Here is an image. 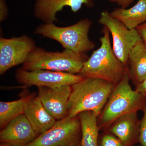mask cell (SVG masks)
Returning a JSON list of instances; mask_svg holds the SVG:
<instances>
[{"mask_svg": "<svg viewBox=\"0 0 146 146\" xmlns=\"http://www.w3.org/2000/svg\"><path fill=\"white\" fill-rule=\"evenodd\" d=\"M116 85L100 79L85 78L71 86L68 116H78L86 111L94 112L98 117Z\"/></svg>", "mask_w": 146, "mask_h": 146, "instance_id": "obj_1", "label": "cell"}, {"mask_svg": "<svg viewBox=\"0 0 146 146\" xmlns=\"http://www.w3.org/2000/svg\"><path fill=\"white\" fill-rule=\"evenodd\" d=\"M102 32L100 39V46L85 61L79 74L84 78L100 79L116 85L122 79L127 68L113 52L108 29L104 27Z\"/></svg>", "mask_w": 146, "mask_h": 146, "instance_id": "obj_2", "label": "cell"}, {"mask_svg": "<svg viewBox=\"0 0 146 146\" xmlns=\"http://www.w3.org/2000/svg\"><path fill=\"white\" fill-rule=\"evenodd\" d=\"M130 80L127 70L122 79L115 86L98 117L100 129L109 128L121 116L145 108L146 97L132 89Z\"/></svg>", "mask_w": 146, "mask_h": 146, "instance_id": "obj_3", "label": "cell"}, {"mask_svg": "<svg viewBox=\"0 0 146 146\" xmlns=\"http://www.w3.org/2000/svg\"><path fill=\"white\" fill-rule=\"evenodd\" d=\"M88 58L86 54L78 53L69 50L48 51L36 47L29 55L22 68L27 71L48 70L79 74Z\"/></svg>", "mask_w": 146, "mask_h": 146, "instance_id": "obj_4", "label": "cell"}, {"mask_svg": "<svg viewBox=\"0 0 146 146\" xmlns=\"http://www.w3.org/2000/svg\"><path fill=\"white\" fill-rule=\"evenodd\" d=\"M92 22L82 19L74 25L59 27L53 23L42 24L34 31L35 34L58 42L65 49L80 54H86L94 49L95 44L89 37Z\"/></svg>", "mask_w": 146, "mask_h": 146, "instance_id": "obj_5", "label": "cell"}, {"mask_svg": "<svg viewBox=\"0 0 146 146\" xmlns=\"http://www.w3.org/2000/svg\"><path fill=\"white\" fill-rule=\"evenodd\" d=\"M81 123L78 116L57 120L48 130L26 146H75L81 143Z\"/></svg>", "mask_w": 146, "mask_h": 146, "instance_id": "obj_6", "label": "cell"}, {"mask_svg": "<svg viewBox=\"0 0 146 146\" xmlns=\"http://www.w3.org/2000/svg\"><path fill=\"white\" fill-rule=\"evenodd\" d=\"M99 23L108 29L112 36L113 52L119 60L127 67L130 50L142 39L136 29H127L107 11L101 13Z\"/></svg>", "mask_w": 146, "mask_h": 146, "instance_id": "obj_7", "label": "cell"}, {"mask_svg": "<svg viewBox=\"0 0 146 146\" xmlns=\"http://www.w3.org/2000/svg\"><path fill=\"white\" fill-rule=\"evenodd\" d=\"M35 42L26 35L11 38H0V74L23 64L36 48Z\"/></svg>", "mask_w": 146, "mask_h": 146, "instance_id": "obj_8", "label": "cell"}, {"mask_svg": "<svg viewBox=\"0 0 146 146\" xmlns=\"http://www.w3.org/2000/svg\"><path fill=\"white\" fill-rule=\"evenodd\" d=\"M18 83L24 86L56 88L72 86L83 79L79 74L48 70L27 71L19 68L15 74Z\"/></svg>", "mask_w": 146, "mask_h": 146, "instance_id": "obj_9", "label": "cell"}, {"mask_svg": "<svg viewBox=\"0 0 146 146\" xmlns=\"http://www.w3.org/2000/svg\"><path fill=\"white\" fill-rule=\"evenodd\" d=\"M37 96L44 107L56 120L68 116V102L72 91L71 86L56 88L39 86Z\"/></svg>", "mask_w": 146, "mask_h": 146, "instance_id": "obj_10", "label": "cell"}, {"mask_svg": "<svg viewBox=\"0 0 146 146\" xmlns=\"http://www.w3.org/2000/svg\"><path fill=\"white\" fill-rule=\"evenodd\" d=\"M84 5L87 7L94 5L93 0H35L34 6L35 16L44 23H53L57 21L56 15L65 7H69L76 13Z\"/></svg>", "mask_w": 146, "mask_h": 146, "instance_id": "obj_11", "label": "cell"}, {"mask_svg": "<svg viewBox=\"0 0 146 146\" xmlns=\"http://www.w3.org/2000/svg\"><path fill=\"white\" fill-rule=\"evenodd\" d=\"M39 136L24 114L9 123L0 132L1 143L26 146Z\"/></svg>", "mask_w": 146, "mask_h": 146, "instance_id": "obj_12", "label": "cell"}, {"mask_svg": "<svg viewBox=\"0 0 146 146\" xmlns=\"http://www.w3.org/2000/svg\"><path fill=\"white\" fill-rule=\"evenodd\" d=\"M24 114L38 135L50 129L57 121L49 114L39 97L34 94L26 96Z\"/></svg>", "mask_w": 146, "mask_h": 146, "instance_id": "obj_13", "label": "cell"}, {"mask_svg": "<svg viewBox=\"0 0 146 146\" xmlns=\"http://www.w3.org/2000/svg\"><path fill=\"white\" fill-rule=\"evenodd\" d=\"M140 121L137 112L121 116L110 127V132L121 141L125 146H132L139 136Z\"/></svg>", "mask_w": 146, "mask_h": 146, "instance_id": "obj_14", "label": "cell"}, {"mask_svg": "<svg viewBox=\"0 0 146 146\" xmlns=\"http://www.w3.org/2000/svg\"><path fill=\"white\" fill-rule=\"evenodd\" d=\"M128 72L130 80L136 86L146 77V45L142 39L130 50L128 56Z\"/></svg>", "mask_w": 146, "mask_h": 146, "instance_id": "obj_15", "label": "cell"}, {"mask_svg": "<svg viewBox=\"0 0 146 146\" xmlns=\"http://www.w3.org/2000/svg\"><path fill=\"white\" fill-rule=\"evenodd\" d=\"M110 13L127 29H135L146 22V0H138L130 8L119 7Z\"/></svg>", "mask_w": 146, "mask_h": 146, "instance_id": "obj_16", "label": "cell"}, {"mask_svg": "<svg viewBox=\"0 0 146 146\" xmlns=\"http://www.w3.org/2000/svg\"><path fill=\"white\" fill-rule=\"evenodd\" d=\"M82 129V146H98L99 131L96 115L93 111H86L78 115Z\"/></svg>", "mask_w": 146, "mask_h": 146, "instance_id": "obj_17", "label": "cell"}, {"mask_svg": "<svg viewBox=\"0 0 146 146\" xmlns=\"http://www.w3.org/2000/svg\"><path fill=\"white\" fill-rule=\"evenodd\" d=\"M26 96L13 101L0 102V127L3 129L14 119L24 113Z\"/></svg>", "mask_w": 146, "mask_h": 146, "instance_id": "obj_18", "label": "cell"}, {"mask_svg": "<svg viewBox=\"0 0 146 146\" xmlns=\"http://www.w3.org/2000/svg\"><path fill=\"white\" fill-rule=\"evenodd\" d=\"M143 111V115L140 121L138 141L142 146H146V106Z\"/></svg>", "mask_w": 146, "mask_h": 146, "instance_id": "obj_19", "label": "cell"}, {"mask_svg": "<svg viewBox=\"0 0 146 146\" xmlns=\"http://www.w3.org/2000/svg\"><path fill=\"white\" fill-rule=\"evenodd\" d=\"M101 146H125L120 140L114 135L106 134L103 136Z\"/></svg>", "mask_w": 146, "mask_h": 146, "instance_id": "obj_20", "label": "cell"}, {"mask_svg": "<svg viewBox=\"0 0 146 146\" xmlns=\"http://www.w3.org/2000/svg\"><path fill=\"white\" fill-rule=\"evenodd\" d=\"M8 9L5 0H0V21L2 22L7 19Z\"/></svg>", "mask_w": 146, "mask_h": 146, "instance_id": "obj_21", "label": "cell"}, {"mask_svg": "<svg viewBox=\"0 0 146 146\" xmlns=\"http://www.w3.org/2000/svg\"><path fill=\"white\" fill-rule=\"evenodd\" d=\"M136 29L143 42L146 45V22L137 27Z\"/></svg>", "mask_w": 146, "mask_h": 146, "instance_id": "obj_22", "label": "cell"}, {"mask_svg": "<svg viewBox=\"0 0 146 146\" xmlns=\"http://www.w3.org/2000/svg\"><path fill=\"white\" fill-rule=\"evenodd\" d=\"M110 2L116 3L120 7L127 8L133 2L134 0H108Z\"/></svg>", "mask_w": 146, "mask_h": 146, "instance_id": "obj_23", "label": "cell"}, {"mask_svg": "<svg viewBox=\"0 0 146 146\" xmlns=\"http://www.w3.org/2000/svg\"><path fill=\"white\" fill-rule=\"evenodd\" d=\"M136 90L146 97V77L142 82L136 85Z\"/></svg>", "mask_w": 146, "mask_h": 146, "instance_id": "obj_24", "label": "cell"}, {"mask_svg": "<svg viewBox=\"0 0 146 146\" xmlns=\"http://www.w3.org/2000/svg\"><path fill=\"white\" fill-rule=\"evenodd\" d=\"M0 146H19L13 145H9V144L1 143Z\"/></svg>", "mask_w": 146, "mask_h": 146, "instance_id": "obj_25", "label": "cell"}, {"mask_svg": "<svg viewBox=\"0 0 146 146\" xmlns=\"http://www.w3.org/2000/svg\"><path fill=\"white\" fill-rule=\"evenodd\" d=\"M75 146H82L81 143H80L78 144V145H76Z\"/></svg>", "mask_w": 146, "mask_h": 146, "instance_id": "obj_26", "label": "cell"}]
</instances>
